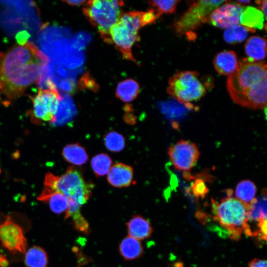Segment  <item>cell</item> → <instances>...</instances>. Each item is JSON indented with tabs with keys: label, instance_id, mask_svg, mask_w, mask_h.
Instances as JSON below:
<instances>
[{
	"label": "cell",
	"instance_id": "6da1fadb",
	"mask_svg": "<svg viewBox=\"0 0 267 267\" xmlns=\"http://www.w3.org/2000/svg\"><path fill=\"white\" fill-rule=\"evenodd\" d=\"M47 56L32 43L15 45L0 53V92L9 100L20 97L36 82Z\"/></svg>",
	"mask_w": 267,
	"mask_h": 267
},
{
	"label": "cell",
	"instance_id": "7a4b0ae2",
	"mask_svg": "<svg viewBox=\"0 0 267 267\" xmlns=\"http://www.w3.org/2000/svg\"><path fill=\"white\" fill-rule=\"evenodd\" d=\"M267 64L244 58L228 76L226 87L233 101L252 109H264L267 105Z\"/></svg>",
	"mask_w": 267,
	"mask_h": 267
},
{
	"label": "cell",
	"instance_id": "3957f363",
	"mask_svg": "<svg viewBox=\"0 0 267 267\" xmlns=\"http://www.w3.org/2000/svg\"><path fill=\"white\" fill-rule=\"evenodd\" d=\"M44 186L52 191L61 192L67 198L68 207L65 218H72L78 230L82 233L88 231L89 224L82 215L81 208L90 198L93 184L86 181L78 170L70 167L60 177L47 173Z\"/></svg>",
	"mask_w": 267,
	"mask_h": 267
},
{
	"label": "cell",
	"instance_id": "277c9868",
	"mask_svg": "<svg viewBox=\"0 0 267 267\" xmlns=\"http://www.w3.org/2000/svg\"><path fill=\"white\" fill-rule=\"evenodd\" d=\"M213 220L226 229L231 239L238 241L244 233L252 237L247 218L248 206L231 194L218 202L212 199Z\"/></svg>",
	"mask_w": 267,
	"mask_h": 267
},
{
	"label": "cell",
	"instance_id": "5b68a950",
	"mask_svg": "<svg viewBox=\"0 0 267 267\" xmlns=\"http://www.w3.org/2000/svg\"><path fill=\"white\" fill-rule=\"evenodd\" d=\"M145 25L144 12L131 11L123 13L110 29V43L115 44L124 58L136 62L132 48L139 39L138 30Z\"/></svg>",
	"mask_w": 267,
	"mask_h": 267
},
{
	"label": "cell",
	"instance_id": "8992f818",
	"mask_svg": "<svg viewBox=\"0 0 267 267\" xmlns=\"http://www.w3.org/2000/svg\"><path fill=\"white\" fill-rule=\"evenodd\" d=\"M120 0H93L88 1L83 11L90 23L100 33L105 42L110 43V28L123 14Z\"/></svg>",
	"mask_w": 267,
	"mask_h": 267
},
{
	"label": "cell",
	"instance_id": "52a82bcc",
	"mask_svg": "<svg viewBox=\"0 0 267 267\" xmlns=\"http://www.w3.org/2000/svg\"><path fill=\"white\" fill-rule=\"evenodd\" d=\"M167 92L181 103H189L200 100L207 92L206 87L195 71L179 72L169 80Z\"/></svg>",
	"mask_w": 267,
	"mask_h": 267
},
{
	"label": "cell",
	"instance_id": "ba28073f",
	"mask_svg": "<svg viewBox=\"0 0 267 267\" xmlns=\"http://www.w3.org/2000/svg\"><path fill=\"white\" fill-rule=\"evenodd\" d=\"M225 0H199L196 1L175 24L176 32L192 39L193 32L207 23L211 13Z\"/></svg>",
	"mask_w": 267,
	"mask_h": 267
},
{
	"label": "cell",
	"instance_id": "9c48e42d",
	"mask_svg": "<svg viewBox=\"0 0 267 267\" xmlns=\"http://www.w3.org/2000/svg\"><path fill=\"white\" fill-rule=\"evenodd\" d=\"M60 99L57 89H39L37 94L31 97V116L34 122H48L51 124L54 121Z\"/></svg>",
	"mask_w": 267,
	"mask_h": 267
},
{
	"label": "cell",
	"instance_id": "30bf717a",
	"mask_svg": "<svg viewBox=\"0 0 267 267\" xmlns=\"http://www.w3.org/2000/svg\"><path fill=\"white\" fill-rule=\"evenodd\" d=\"M168 155L173 166L178 170L189 171L200 156L197 146L186 140H180L169 148Z\"/></svg>",
	"mask_w": 267,
	"mask_h": 267
},
{
	"label": "cell",
	"instance_id": "8fae6325",
	"mask_svg": "<svg viewBox=\"0 0 267 267\" xmlns=\"http://www.w3.org/2000/svg\"><path fill=\"white\" fill-rule=\"evenodd\" d=\"M0 241L4 248L13 253L26 251L27 241L23 229L9 216L0 223Z\"/></svg>",
	"mask_w": 267,
	"mask_h": 267
},
{
	"label": "cell",
	"instance_id": "7c38bea8",
	"mask_svg": "<svg viewBox=\"0 0 267 267\" xmlns=\"http://www.w3.org/2000/svg\"><path fill=\"white\" fill-rule=\"evenodd\" d=\"M226 3L215 8L209 16L207 23L213 26L222 28L228 29L240 23V15L244 9V6L236 1V3Z\"/></svg>",
	"mask_w": 267,
	"mask_h": 267
},
{
	"label": "cell",
	"instance_id": "4fadbf2b",
	"mask_svg": "<svg viewBox=\"0 0 267 267\" xmlns=\"http://www.w3.org/2000/svg\"><path fill=\"white\" fill-rule=\"evenodd\" d=\"M133 179L132 168L123 163H118L114 164L108 173L107 180L114 187L128 186L132 183Z\"/></svg>",
	"mask_w": 267,
	"mask_h": 267
},
{
	"label": "cell",
	"instance_id": "5bb4252c",
	"mask_svg": "<svg viewBox=\"0 0 267 267\" xmlns=\"http://www.w3.org/2000/svg\"><path fill=\"white\" fill-rule=\"evenodd\" d=\"M236 54L232 50H224L217 54L213 60L216 71L222 75L229 76L235 72L238 66Z\"/></svg>",
	"mask_w": 267,
	"mask_h": 267
},
{
	"label": "cell",
	"instance_id": "9a60e30c",
	"mask_svg": "<svg viewBox=\"0 0 267 267\" xmlns=\"http://www.w3.org/2000/svg\"><path fill=\"white\" fill-rule=\"evenodd\" d=\"M37 198L40 201L47 203L50 210L55 214L64 213L65 215L67 212L68 200L61 192L44 188Z\"/></svg>",
	"mask_w": 267,
	"mask_h": 267
},
{
	"label": "cell",
	"instance_id": "2e32d148",
	"mask_svg": "<svg viewBox=\"0 0 267 267\" xmlns=\"http://www.w3.org/2000/svg\"><path fill=\"white\" fill-rule=\"evenodd\" d=\"M129 236L138 240L146 239L151 235L153 228L148 220L136 215L127 223Z\"/></svg>",
	"mask_w": 267,
	"mask_h": 267
},
{
	"label": "cell",
	"instance_id": "e0dca14e",
	"mask_svg": "<svg viewBox=\"0 0 267 267\" xmlns=\"http://www.w3.org/2000/svg\"><path fill=\"white\" fill-rule=\"evenodd\" d=\"M264 15L259 9L253 7L247 6L244 9L240 15V23L250 30L251 32H254L256 29H262L266 20Z\"/></svg>",
	"mask_w": 267,
	"mask_h": 267
},
{
	"label": "cell",
	"instance_id": "ac0fdd59",
	"mask_svg": "<svg viewBox=\"0 0 267 267\" xmlns=\"http://www.w3.org/2000/svg\"><path fill=\"white\" fill-rule=\"evenodd\" d=\"M245 51L249 59L259 62L264 59L267 54L266 39L259 36L250 37L245 44Z\"/></svg>",
	"mask_w": 267,
	"mask_h": 267
},
{
	"label": "cell",
	"instance_id": "d6986e66",
	"mask_svg": "<svg viewBox=\"0 0 267 267\" xmlns=\"http://www.w3.org/2000/svg\"><path fill=\"white\" fill-rule=\"evenodd\" d=\"M121 256L126 261L140 258L143 253V248L139 240L130 236L125 237L119 245Z\"/></svg>",
	"mask_w": 267,
	"mask_h": 267
},
{
	"label": "cell",
	"instance_id": "ffe728a7",
	"mask_svg": "<svg viewBox=\"0 0 267 267\" xmlns=\"http://www.w3.org/2000/svg\"><path fill=\"white\" fill-rule=\"evenodd\" d=\"M139 90L138 83L134 79H128L118 84L116 95L123 102H130L136 98Z\"/></svg>",
	"mask_w": 267,
	"mask_h": 267
},
{
	"label": "cell",
	"instance_id": "44dd1931",
	"mask_svg": "<svg viewBox=\"0 0 267 267\" xmlns=\"http://www.w3.org/2000/svg\"><path fill=\"white\" fill-rule=\"evenodd\" d=\"M267 196L266 192L248 206L247 218L248 222H259L267 220Z\"/></svg>",
	"mask_w": 267,
	"mask_h": 267
},
{
	"label": "cell",
	"instance_id": "7402d4cb",
	"mask_svg": "<svg viewBox=\"0 0 267 267\" xmlns=\"http://www.w3.org/2000/svg\"><path fill=\"white\" fill-rule=\"evenodd\" d=\"M62 154L66 161L74 165L81 166L88 160L85 149L78 143L66 145L63 149Z\"/></svg>",
	"mask_w": 267,
	"mask_h": 267
},
{
	"label": "cell",
	"instance_id": "603a6c76",
	"mask_svg": "<svg viewBox=\"0 0 267 267\" xmlns=\"http://www.w3.org/2000/svg\"><path fill=\"white\" fill-rule=\"evenodd\" d=\"M257 188L255 183L248 179L240 181L235 190L236 198L246 205H250L256 198Z\"/></svg>",
	"mask_w": 267,
	"mask_h": 267
},
{
	"label": "cell",
	"instance_id": "cb8c5ba5",
	"mask_svg": "<svg viewBox=\"0 0 267 267\" xmlns=\"http://www.w3.org/2000/svg\"><path fill=\"white\" fill-rule=\"evenodd\" d=\"M25 263L27 267H47V254L41 247L33 246L26 253Z\"/></svg>",
	"mask_w": 267,
	"mask_h": 267
},
{
	"label": "cell",
	"instance_id": "d4e9b609",
	"mask_svg": "<svg viewBox=\"0 0 267 267\" xmlns=\"http://www.w3.org/2000/svg\"><path fill=\"white\" fill-rule=\"evenodd\" d=\"M74 111L73 104L70 100L61 96L54 121L50 125L59 126L65 124L72 119Z\"/></svg>",
	"mask_w": 267,
	"mask_h": 267
},
{
	"label": "cell",
	"instance_id": "484cf974",
	"mask_svg": "<svg viewBox=\"0 0 267 267\" xmlns=\"http://www.w3.org/2000/svg\"><path fill=\"white\" fill-rule=\"evenodd\" d=\"M112 160L106 154L101 153L95 155L91 161L92 169L97 177L108 174L112 167Z\"/></svg>",
	"mask_w": 267,
	"mask_h": 267
},
{
	"label": "cell",
	"instance_id": "4316f807",
	"mask_svg": "<svg viewBox=\"0 0 267 267\" xmlns=\"http://www.w3.org/2000/svg\"><path fill=\"white\" fill-rule=\"evenodd\" d=\"M248 32L251 31L247 28L237 25L227 29L223 34V38L228 44H238L246 39Z\"/></svg>",
	"mask_w": 267,
	"mask_h": 267
},
{
	"label": "cell",
	"instance_id": "83f0119b",
	"mask_svg": "<svg viewBox=\"0 0 267 267\" xmlns=\"http://www.w3.org/2000/svg\"><path fill=\"white\" fill-rule=\"evenodd\" d=\"M104 142L106 148L113 152L122 150L125 144L124 136L115 131L110 132L105 135Z\"/></svg>",
	"mask_w": 267,
	"mask_h": 267
},
{
	"label": "cell",
	"instance_id": "f1b7e54d",
	"mask_svg": "<svg viewBox=\"0 0 267 267\" xmlns=\"http://www.w3.org/2000/svg\"><path fill=\"white\" fill-rule=\"evenodd\" d=\"M179 0H150L149 3L161 15L163 13H173L176 9Z\"/></svg>",
	"mask_w": 267,
	"mask_h": 267
},
{
	"label": "cell",
	"instance_id": "f546056e",
	"mask_svg": "<svg viewBox=\"0 0 267 267\" xmlns=\"http://www.w3.org/2000/svg\"><path fill=\"white\" fill-rule=\"evenodd\" d=\"M192 192L197 198H203L207 194L208 189L204 181L201 179H197L193 183Z\"/></svg>",
	"mask_w": 267,
	"mask_h": 267
},
{
	"label": "cell",
	"instance_id": "4dcf8cb0",
	"mask_svg": "<svg viewBox=\"0 0 267 267\" xmlns=\"http://www.w3.org/2000/svg\"><path fill=\"white\" fill-rule=\"evenodd\" d=\"M249 267H267V261L260 259H254L249 263Z\"/></svg>",
	"mask_w": 267,
	"mask_h": 267
},
{
	"label": "cell",
	"instance_id": "1f68e13d",
	"mask_svg": "<svg viewBox=\"0 0 267 267\" xmlns=\"http://www.w3.org/2000/svg\"><path fill=\"white\" fill-rule=\"evenodd\" d=\"M256 2L259 6L262 12L264 15L266 19H267V0H257L256 1Z\"/></svg>",
	"mask_w": 267,
	"mask_h": 267
},
{
	"label": "cell",
	"instance_id": "d6a6232c",
	"mask_svg": "<svg viewBox=\"0 0 267 267\" xmlns=\"http://www.w3.org/2000/svg\"><path fill=\"white\" fill-rule=\"evenodd\" d=\"M64 2L67 3V4L74 6H77L81 5L86 2V0H64Z\"/></svg>",
	"mask_w": 267,
	"mask_h": 267
},
{
	"label": "cell",
	"instance_id": "836d02e7",
	"mask_svg": "<svg viewBox=\"0 0 267 267\" xmlns=\"http://www.w3.org/2000/svg\"><path fill=\"white\" fill-rule=\"evenodd\" d=\"M9 265V263L6 257L0 254V267H7Z\"/></svg>",
	"mask_w": 267,
	"mask_h": 267
},
{
	"label": "cell",
	"instance_id": "e575fe53",
	"mask_svg": "<svg viewBox=\"0 0 267 267\" xmlns=\"http://www.w3.org/2000/svg\"></svg>",
	"mask_w": 267,
	"mask_h": 267
}]
</instances>
